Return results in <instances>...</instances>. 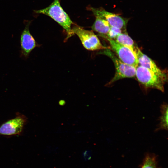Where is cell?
Wrapping results in <instances>:
<instances>
[{
	"mask_svg": "<svg viewBox=\"0 0 168 168\" xmlns=\"http://www.w3.org/2000/svg\"><path fill=\"white\" fill-rule=\"evenodd\" d=\"M34 11L36 13L48 16L59 24L65 30L67 35V39L74 34L71 28L73 22L61 6L59 0H54L46 8Z\"/></svg>",
	"mask_w": 168,
	"mask_h": 168,
	"instance_id": "obj_1",
	"label": "cell"
},
{
	"mask_svg": "<svg viewBox=\"0 0 168 168\" xmlns=\"http://www.w3.org/2000/svg\"><path fill=\"white\" fill-rule=\"evenodd\" d=\"M135 76L139 82L146 88L156 89L162 92L164 91L166 78L139 65L136 67Z\"/></svg>",
	"mask_w": 168,
	"mask_h": 168,
	"instance_id": "obj_2",
	"label": "cell"
},
{
	"mask_svg": "<svg viewBox=\"0 0 168 168\" xmlns=\"http://www.w3.org/2000/svg\"><path fill=\"white\" fill-rule=\"evenodd\" d=\"M101 52L100 53L107 56L111 59L116 68L115 73L108 83V85L111 84L123 78L135 77L136 75V67L123 63L109 49H105V50Z\"/></svg>",
	"mask_w": 168,
	"mask_h": 168,
	"instance_id": "obj_3",
	"label": "cell"
},
{
	"mask_svg": "<svg viewBox=\"0 0 168 168\" xmlns=\"http://www.w3.org/2000/svg\"><path fill=\"white\" fill-rule=\"evenodd\" d=\"M74 34L79 38L83 46L86 49L94 51L108 49L103 46L96 35L92 31L86 30L75 25L72 28Z\"/></svg>",
	"mask_w": 168,
	"mask_h": 168,
	"instance_id": "obj_4",
	"label": "cell"
},
{
	"mask_svg": "<svg viewBox=\"0 0 168 168\" xmlns=\"http://www.w3.org/2000/svg\"><path fill=\"white\" fill-rule=\"evenodd\" d=\"M106 40L109 43L111 48L117 55L119 58L123 63L136 67L138 65L137 56L128 48L110 39L105 35H99Z\"/></svg>",
	"mask_w": 168,
	"mask_h": 168,
	"instance_id": "obj_5",
	"label": "cell"
},
{
	"mask_svg": "<svg viewBox=\"0 0 168 168\" xmlns=\"http://www.w3.org/2000/svg\"><path fill=\"white\" fill-rule=\"evenodd\" d=\"M31 22V21H27L25 22V27L20 38V56L24 59H28L32 51L39 46L29 30Z\"/></svg>",
	"mask_w": 168,
	"mask_h": 168,
	"instance_id": "obj_6",
	"label": "cell"
},
{
	"mask_svg": "<svg viewBox=\"0 0 168 168\" xmlns=\"http://www.w3.org/2000/svg\"><path fill=\"white\" fill-rule=\"evenodd\" d=\"M91 10L95 16L99 17L105 20L110 26L116 27L122 30L125 29L128 20L103 9L91 7Z\"/></svg>",
	"mask_w": 168,
	"mask_h": 168,
	"instance_id": "obj_7",
	"label": "cell"
},
{
	"mask_svg": "<svg viewBox=\"0 0 168 168\" xmlns=\"http://www.w3.org/2000/svg\"><path fill=\"white\" fill-rule=\"evenodd\" d=\"M25 122L22 117H17L2 124L0 127V135L18 134L22 131Z\"/></svg>",
	"mask_w": 168,
	"mask_h": 168,
	"instance_id": "obj_8",
	"label": "cell"
},
{
	"mask_svg": "<svg viewBox=\"0 0 168 168\" xmlns=\"http://www.w3.org/2000/svg\"><path fill=\"white\" fill-rule=\"evenodd\" d=\"M136 56L139 65L146 68L159 76L166 78L165 72L160 69L155 62L144 54L138 47L136 52Z\"/></svg>",
	"mask_w": 168,
	"mask_h": 168,
	"instance_id": "obj_9",
	"label": "cell"
},
{
	"mask_svg": "<svg viewBox=\"0 0 168 168\" xmlns=\"http://www.w3.org/2000/svg\"><path fill=\"white\" fill-rule=\"evenodd\" d=\"M95 21L91 26L93 30L98 32L99 35H106L109 31L110 26L107 21L98 16H95Z\"/></svg>",
	"mask_w": 168,
	"mask_h": 168,
	"instance_id": "obj_10",
	"label": "cell"
},
{
	"mask_svg": "<svg viewBox=\"0 0 168 168\" xmlns=\"http://www.w3.org/2000/svg\"><path fill=\"white\" fill-rule=\"evenodd\" d=\"M116 42L129 48L136 56L138 48L133 39L126 33H121L114 39Z\"/></svg>",
	"mask_w": 168,
	"mask_h": 168,
	"instance_id": "obj_11",
	"label": "cell"
},
{
	"mask_svg": "<svg viewBox=\"0 0 168 168\" xmlns=\"http://www.w3.org/2000/svg\"><path fill=\"white\" fill-rule=\"evenodd\" d=\"M161 115L160 117V122L156 131L160 130H167L168 129V105L166 102H164L161 105Z\"/></svg>",
	"mask_w": 168,
	"mask_h": 168,
	"instance_id": "obj_12",
	"label": "cell"
},
{
	"mask_svg": "<svg viewBox=\"0 0 168 168\" xmlns=\"http://www.w3.org/2000/svg\"><path fill=\"white\" fill-rule=\"evenodd\" d=\"M142 168H157L154 157L147 155L146 157Z\"/></svg>",
	"mask_w": 168,
	"mask_h": 168,
	"instance_id": "obj_13",
	"label": "cell"
},
{
	"mask_svg": "<svg viewBox=\"0 0 168 168\" xmlns=\"http://www.w3.org/2000/svg\"><path fill=\"white\" fill-rule=\"evenodd\" d=\"M122 30L118 28L110 26V29L106 35L108 38L114 40L119 34L122 33Z\"/></svg>",
	"mask_w": 168,
	"mask_h": 168,
	"instance_id": "obj_14",
	"label": "cell"
},
{
	"mask_svg": "<svg viewBox=\"0 0 168 168\" xmlns=\"http://www.w3.org/2000/svg\"><path fill=\"white\" fill-rule=\"evenodd\" d=\"M82 156L83 159L85 161H87L89 160L91 157V152L89 150H86L83 152Z\"/></svg>",
	"mask_w": 168,
	"mask_h": 168,
	"instance_id": "obj_15",
	"label": "cell"
},
{
	"mask_svg": "<svg viewBox=\"0 0 168 168\" xmlns=\"http://www.w3.org/2000/svg\"><path fill=\"white\" fill-rule=\"evenodd\" d=\"M64 102L63 100H61L60 102H59V103H60V105H62V104L63 103V105L64 104Z\"/></svg>",
	"mask_w": 168,
	"mask_h": 168,
	"instance_id": "obj_16",
	"label": "cell"
}]
</instances>
